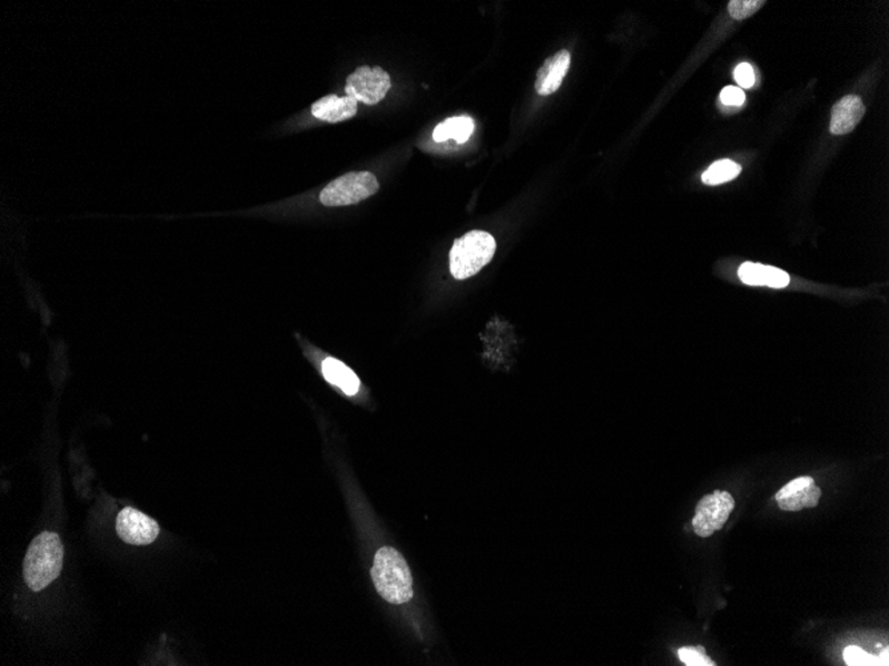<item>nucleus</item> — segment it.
<instances>
[{
    "label": "nucleus",
    "mask_w": 889,
    "mask_h": 666,
    "mask_svg": "<svg viewBox=\"0 0 889 666\" xmlns=\"http://www.w3.org/2000/svg\"><path fill=\"white\" fill-rule=\"evenodd\" d=\"M570 53L566 50L558 51L556 55L548 57L537 73V93L541 96H548L557 93L562 85L568 68H570Z\"/></svg>",
    "instance_id": "obj_9"
},
{
    "label": "nucleus",
    "mask_w": 889,
    "mask_h": 666,
    "mask_svg": "<svg viewBox=\"0 0 889 666\" xmlns=\"http://www.w3.org/2000/svg\"><path fill=\"white\" fill-rule=\"evenodd\" d=\"M737 274H739V279L747 285L782 289L790 284V276L785 270L768 267V265L746 262L739 268Z\"/></svg>",
    "instance_id": "obj_12"
},
{
    "label": "nucleus",
    "mask_w": 889,
    "mask_h": 666,
    "mask_svg": "<svg viewBox=\"0 0 889 666\" xmlns=\"http://www.w3.org/2000/svg\"><path fill=\"white\" fill-rule=\"evenodd\" d=\"M879 659L882 660L883 665H888V648L883 651V659L882 657H879Z\"/></svg>",
    "instance_id": "obj_21"
},
{
    "label": "nucleus",
    "mask_w": 889,
    "mask_h": 666,
    "mask_svg": "<svg viewBox=\"0 0 889 666\" xmlns=\"http://www.w3.org/2000/svg\"><path fill=\"white\" fill-rule=\"evenodd\" d=\"M473 132L474 122L471 117H450V119L440 122L434 128L433 139L437 142H444L451 139L456 140L459 144H464V142L470 139L471 133Z\"/></svg>",
    "instance_id": "obj_14"
},
{
    "label": "nucleus",
    "mask_w": 889,
    "mask_h": 666,
    "mask_svg": "<svg viewBox=\"0 0 889 666\" xmlns=\"http://www.w3.org/2000/svg\"><path fill=\"white\" fill-rule=\"evenodd\" d=\"M843 657H845V664L851 666L883 665L882 660L879 657L872 656V654H868L867 651H863L859 647L845 648Z\"/></svg>",
    "instance_id": "obj_18"
},
{
    "label": "nucleus",
    "mask_w": 889,
    "mask_h": 666,
    "mask_svg": "<svg viewBox=\"0 0 889 666\" xmlns=\"http://www.w3.org/2000/svg\"><path fill=\"white\" fill-rule=\"evenodd\" d=\"M356 99L351 96L339 97L337 95H328L317 100L311 105V114L321 122H341L351 119L357 114Z\"/></svg>",
    "instance_id": "obj_11"
},
{
    "label": "nucleus",
    "mask_w": 889,
    "mask_h": 666,
    "mask_svg": "<svg viewBox=\"0 0 889 666\" xmlns=\"http://www.w3.org/2000/svg\"><path fill=\"white\" fill-rule=\"evenodd\" d=\"M116 531L127 544L147 545L155 542L160 534L159 524L133 507H125L116 519Z\"/></svg>",
    "instance_id": "obj_7"
},
{
    "label": "nucleus",
    "mask_w": 889,
    "mask_h": 666,
    "mask_svg": "<svg viewBox=\"0 0 889 666\" xmlns=\"http://www.w3.org/2000/svg\"><path fill=\"white\" fill-rule=\"evenodd\" d=\"M374 587L390 604H404L413 597V577L405 557L391 547H382L371 567Z\"/></svg>",
    "instance_id": "obj_1"
},
{
    "label": "nucleus",
    "mask_w": 889,
    "mask_h": 666,
    "mask_svg": "<svg viewBox=\"0 0 889 666\" xmlns=\"http://www.w3.org/2000/svg\"><path fill=\"white\" fill-rule=\"evenodd\" d=\"M820 497L822 490L817 487L815 480L810 476H802L785 485L775 499L780 510L799 513L805 508L816 507Z\"/></svg>",
    "instance_id": "obj_8"
},
{
    "label": "nucleus",
    "mask_w": 889,
    "mask_h": 666,
    "mask_svg": "<svg viewBox=\"0 0 889 666\" xmlns=\"http://www.w3.org/2000/svg\"><path fill=\"white\" fill-rule=\"evenodd\" d=\"M735 80L743 88H751L755 84V71L747 63H742L735 70Z\"/></svg>",
    "instance_id": "obj_19"
},
{
    "label": "nucleus",
    "mask_w": 889,
    "mask_h": 666,
    "mask_svg": "<svg viewBox=\"0 0 889 666\" xmlns=\"http://www.w3.org/2000/svg\"><path fill=\"white\" fill-rule=\"evenodd\" d=\"M677 657L680 661L687 666H716L713 660L708 659L705 648H682L677 651Z\"/></svg>",
    "instance_id": "obj_17"
},
{
    "label": "nucleus",
    "mask_w": 889,
    "mask_h": 666,
    "mask_svg": "<svg viewBox=\"0 0 889 666\" xmlns=\"http://www.w3.org/2000/svg\"><path fill=\"white\" fill-rule=\"evenodd\" d=\"M497 242L488 231L471 230L454 242L449 260L450 273L456 279L476 276L493 260Z\"/></svg>",
    "instance_id": "obj_3"
},
{
    "label": "nucleus",
    "mask_w": 889,
    "mask_h": 666,
    "mask_svg": "<svg viewBox=\"0 0 889 666\" xmlns=\"http://www.w3.org/2000/svg\"><path fill=\"white\" fill-rule=\"evenodd\" d=\"M735 508V500L726 491H714L696 504L693 528L697 536L710 537L722 530Z\"/></svg>",
    "instance_id": "obj_5"
},
{
    "label": "nucleus",
    "mask_w": 889,
    "mask_h": 666,
    "mask_svg": "<svg viewBox=\"0 0 889 666\" xmlns=\"http://www.w3.org/2000/svg\"><path fill=\"white\" fill-rule=\"evenodd\" d=\"M321 370L324 378L336 387L341 388L347 396L353 397L359 393L361 382L345 363L339 359L325 358L321 363Z\"/></svg>",
    "instance_id": "obj_13"
},
{
    "label": "nucleus",
    "mask_w": 889,
    "mask_h": 666,
    "mask_svg": "<svg viewBox=\"0 0 889 666\" xmlns=\"http://www.w3.org/2000/svg\"><path fill=\"white\" fill-rule=\"evenodd\" d=\"M740 171H742V168L736 162H731V160H722V162H714L702 174V181L706 185L725 184V182L736 179L739 176Z\"/></svg>",
    "instance_id": "obj_15"
},
{
    "label": "nucleus",
    "mask_w": 889,
    "mask_h": 666,
    "mask_svg": "<svg viewBox=\"0 0 889 666\" xmlns=\"http://www.w3.org/2000/svg\"><path fill=\"white\" fill-rule=\"evenodd\" d=\"M379 190V181L370 171H349L329 182L320 193V201L328 208L348 207L364 201Z\"/></svg>",
    "instance_id": "obj_4"
},
{
    "label": "nucleus",
    "mask_w": 889,
    "mask_h": 666,
    "mask_svg": "<svg viewBox=\"0 0 889 666\" xmlns=\"http://www.w3.org/2000/svg\"><path fill=\"white\" fill-rule=\"evenodd\" d=\"M720 102L725 105H730V107L733 105L739 107L746 102V95L740 88L726 87L720 93Z\"/></svg>",
    "instance_id": "obj_20"
},
{
    "label": "nucleus",
    "mask_w": 889,
    "mask_h": 666,
    "mask_svg": "<svg viewBox=\"0 0 889 666\" xmlns=\"http://www.w3.org/2000/svg\"><path fill=\"white\" fill-rule=\"evenodd\" d=\"M63 567V545L58 534L43 533L31 543L23 564L25 584L39 592L58 579Z\"/></svg>",
    "instance_id": "obj_2"
},
{
    "label": "nucleus",
    "mask_w": 889,
    "mask_h": 666,
    "mask_svg": "<svg viewBox=\"0 0 889 666\" xmlns=\"http://www.w3.org/2000/svg\"><path fill=\"white\" fill-rule=\"evenodd\" d=\"M865 113V107L859 96L843 97L832 108L831 133L847 134L856 128Z\"/></svg>",
    "instance_id": "obj_10"
},
{
    "label": "nucleus",
    "mask_w": 889,
    "mask_h": 666,
    "mask_svg": "<svg viewBox=\"0 0 889 666\" xmlns=\"http://www.w3.org/2000/svg\"><path fill=\"white\" fill-rule=\"evenodd\" d=\"M765 5L766 2L763 0H733V2L728 3V13L734 19H747L757 13Z\"/></svg>",
    "instance_id": "obj_16"
},
{
    "label": "nucleus",
    "mask_w": 889,
    "mask_h": 666,
    "mask_svg": "<svg viewBox=\"0 0 889 666\" xmlns=\"http://www.w3.org/2000/svg\"><path fill=\"white\" fill-rule=\"evenodd\" d=\"M390 87L391 80L387 71L362 65L348 76L345 93L357 102L374 105L384 100Z\"/></svg>",
    "instance_id": "obj_6"
}]
</instances>
